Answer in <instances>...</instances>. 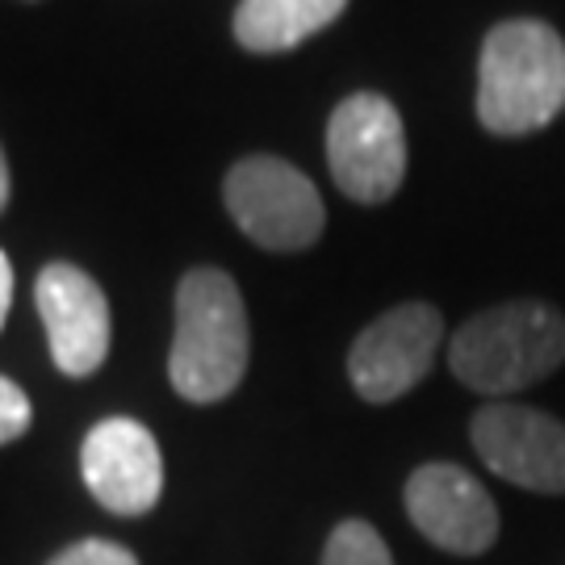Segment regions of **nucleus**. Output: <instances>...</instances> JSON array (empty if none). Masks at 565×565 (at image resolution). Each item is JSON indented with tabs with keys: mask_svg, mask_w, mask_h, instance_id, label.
Segmentation results:
<instances>
[{
	"mask_svg": "<svg viewBox=\"0 0 565 565\" xmlns=\"http://www.w3.org/2000/svg\"><path fill=\"white\" fill-rule=\"evenodd\" d=\"M565 109V39L536 18L499 21L478 60V121L520 139Z\"/></svg>",
	"mask_w": 565,
	"mask_h": 565,
	"instance_id": "1",
	"label": "nucleus"
},
{
	"mask_svg": "<svg viewBox=\"0 0 565 565\" xmlns=\"http://www.w3.org/2000/svg\"><path fill=\"white\" fill-rule=\"evenodd\" d=\"M565 364V315L520 298L473 315L448 343V369L473 394H515Z\"/></svg>",
	"mask_w": 565,
	"mask_h": 565,
	"instance_id": "2",
	"label": "nucleus"
},
{
	"mask_svg": "<svg viewBox=\"0 0 565 565\" xmlns=\"http://www.w3.org/2000/svg\"><path fill=\"white\" fill-rule=\"evenodd\" d=\"M247 310L239 285L218 268L184 273L177 289V335L168 377L189 403H223L247 373Z\"/></svg>",
	"mask_w": 565,
	"mask_h": 565,
	"instance_id": "3",
	"label": "nucleus"
},
{
	"mask_svg": "<svg viewBox=\"0 0 565 565\" xmlns=\"http://www.w3.org/2000/svg\"><path fill=\"white\" fill-rule=\"evenodd\" d=\"M223 198L243 235L268 252H302L327 226L319 189L277 156H247L235 163L226 172Z\"/></svg>",
	"mask_w": 565,
	"mask_h": 565,
	"instance_id": "4",
	"label": "nucleus"
},
{
	"mask_svg": "<svg viewBox=\"0 0 565 565\" xmlns=\"http://www.w3.org/2000/svg\"><path fill=\"white\" fill-rule=\"evenodd\" d=\"M327 163L343 198L382 205L406 177V130L382 93H352L327 121Z\"/></svg>",
	"mask_w": 565,
	"mask_h": 565,
	"instance_id": "5",
	"label": "nucleus"
},
{
	"mask_svg": "<svg viewBox=\"0 0 565 565\" xmlns=\"http://www.w3.org/2000/svg\"><path fill=\"white\" fill-rule=\"evenodd\" d=\"M445 335L440 310L427 302H403L364 327L348 352V377L364 403H398L431 373Z\"/></svg>",
	"mask_w": 565,
	"mask_h": 565,
	"instance_id": "6",
	"label": "nucleus"
},
{
	"mask_svg": "<svg viewBox=\"0 0 565 565\" xmlns=\"http://www.w3.org/2000/svg\"><path fill=\"white\" fill-rule=\"evenodd\" d=\"M469 440L490 473L532 494H565V424L520 403H486Z\"/></svg>",
	"mask_w": 565,
	"mask_h": 565,
	"instance_id": "7",
	"label": "nucleus"
},
{
	"mask_svg": "<svg viewBox=\"0 0 565 565\" xmlns=\"http://www.w3.org/2000/svg\"><path fill=\"white\" fill-rule=\"evenodd\" d=\"M406 515L427 541L457 557H478L499 541V507L486 486L452 461H427L406 482Z\"/></svg>",
	"mask_w": 565,
	"mask_h": 565,
	"instance_id": "8",
	"label": "nucleus"
},
{
	"mask_svg": "<svg viewBox=\"0 0 565 565\" xmlns=\"http://www.w3.org/2000/svg\"><path fill=\"white\" fill-rule=\"evenodd\" d=\"M84 486L114 515H147L163 494V457L139 419H102L81 448Z\"/></svg>",
	"mask_w": 565,
	"mask_h": 565,
	"instance_id": "9",
	"label": "nucleus"
},
{
	"mask_svg": "<svg viewBox=\"0 0 565 565\" xmlns=\"http://www.w3.org/2000/svg\"><path fill=\"white\" fill-rule=\"evenodd\" d=\"M51 356L67 377L97 373L109 356V302L76 264H46L34 285Z\"/></svg>",
	"mask_w": 565,
	"mask_h": 565,
	"instance_id": "10",
	"label": "nucleus"
},
{
	"mask_svg": "<svg viewBox=\"0 0 565 565\" xmlns=\"http://www.w3.org/2000/svg\"><path fill=\"white\" fill-rule=\"evenodd\" d=\"M348 9V0H239L235 39L256 55L294 51Z\"/></svg>",
	"mask_w": 565,
	"mask_h": 565,
	"instance_id": "11",
	"label": "nucleus"
},
{
	"mask_svg": "<svg viewBox=\"0 0 565 565\" xmlns=\"http://www.w3.org/2000/svg\"><path fill=\"white\" fill-rule=\"evenodd\" d=\"M319 565H394V557H390V545L373 524L343 520L340 527H331Z\"/></svg>",
	"mask_w": 565,
	"mask_h": 565,
	"instance_id": "12",
	"label": "nucleus"
},
{
	"mask_svg": "<svg viewBox=\"0 0 565 565\" xmlns=\"http://www.w3.org/2000/svg\"><path fill=\"white\" fill-rule=\"evenodd\" d=\"M30 419H34V406L25 398V390L18 382H9V377H0V445L25 436Z\"/></svg>",
	"mask_w": 565,
	"mask_h": 565,
	"instance_id": "13",
	"label": "nucleus"
},
{
	"mask_svg": "<svg viewBox=\"0 0 565 565\" xmlns=\"http://www.w3.org/2000/svg\"><path fill=\"white\" fill-rule=\"evenodd\" d=\"M51 565H139V557L114 541H81V545L63 548Z\"/></svg>",
	"mask_w": 565,
	"mask_h": 565,
	"instance_id": "14",
	"label": "nucleus"
},
{
	"mask_svg": "<svg viewBox=\"0 0 565 565\" xmlns=\"http://www.w3.org/2000/svg\"><path fill=\"white\" fill-rule=\"evenodd\" d=\"M9 306H13V264L0 252V327L9 319Z\"/></svg>",
	"mask_w": 565,
	"mask_h": 565,
	"instance_id": "15",
	"label": "nucleus"
},
{
	"mask_svg": "<svg viewBox=\"0 0 565 565\" xmlns=\"http://www.w3.org/2000/svg\"><path fill=\"white\" fill-rule=\"evenodd\" d=\"M9 205V163H4V151H0V210Z\"/></svg>",
	"mask_w": 565,
	"mask_h": 565,
	"instance_id": "16",
	"label": "nucleus"
}]
</instances>
